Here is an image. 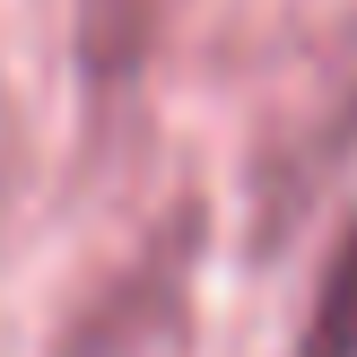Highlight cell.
Wrapping results in <instances>:
<instances>
[{
	"label": "cell",
	"mask_w": 357,
	"mask_h": 357,
	"mask_svg": "<svg viewBox=\"0 0 357 357\" xmlns=\"http://www.w3.org/2000/svg\"><path fill=\"white\" fill-rule=\"evenodd\" d=\"M296 357H357V227L340 236L323 288H314V314H305V349Z\"/></svg>",
	"instance_id": "6da1fadb"
},
{
	"label": "cell",
	"mask_w": 357,
	"mask_h": 357,
	"mask_svg": "<svg viewBox=\"0 0 357 357\" xmlns=\"http://www.w3.org/2000/svg\"><path fill=\"white\" fill-rule=\"evenodd\" d=\"M9 192H17V114L0 96V209H9Z\"/></svg>",
	"instance_id": "7a4b0ae2"
}]
</instances>
